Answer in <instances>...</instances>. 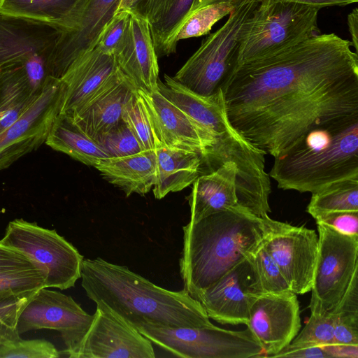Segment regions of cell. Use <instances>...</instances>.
Masks as SVG:
<instances>
[{"instance_id":"6da1fadb","label":"cell","mask_w":358,"mask_h":358,"mask_svg":"<svg viewBox=\"0 0 358 358\" xmlns=\"http://www.w3.org/2000/svg\"><path fill=\"white\" fill-rule=\"evenodd\" d=\"M351 47L334 33L320 34L236 66L220 87L231 124L275 157L313 127L358 114V54Z\"/></svg>"},{"instance_id":"7a4b0ae2","label":"cell","mask_w":358,"mask_h":358,"mask_svg":"<svg viewBox=\"0 0 358 358\" xmlns=\"http://www.w3.org/2000/svg\"><path fill=\"white\" fill-rule=\"evenodd\" d=\"M81 285L87 297L131 327L150 323L170 327L211 325L201 303L184 289L171 291L101 257L83 260Z\"/></svg>"},{"instance_id":"3957f363","label":"cell","mask_w":358,"mask_h":358,"mask_svg":"<svg viewBox=\"0 0 358 358\" xmlns=\"http://www.w3.org/2000/svg\"><path fill=\"white\" fill-rule=\"evenodd\" d=\"M241 206L210 215L183 227L179 262L184 290L199 296L259 247L274 226Z\"/></svg>"},{"instance_id":"277c9868","label":"cell","mask_w":358,"mask_h":358,"mask_svg":"<svg viewBox=\"0 0 358 358\" xmlns=\"http://www.w3.org/2000/svg\"><path fill=\"white\" fill-rule=\"evenodd\" d=\"M274 159L269 176L284 190L313 194L357 177L358 114L313 127Z\"/></svg>"},{"instance_id":"5b68a950","label":"cell","mask_w":358,"mask_h":358,"mask_svg":"<svg viewBox=\"0 0 358 358\" xmlns=\"http://www.w3.org/2000/svg\"><path fill=\"white\" fill-rule=\"evenodd\" d=\"M320 9L282 0H261L244 26L237 66L273 56L320 33Z\"/></svg>"},{"instance_id":"8992f818","label":"cell","mask_w":358,"mask_h":358,"mask_svg":"<svg viewBox=\"0 0 358 358\" xmlns=\"http://www.w3.org/2000/svg\"><path fill=\"white\" fill-rule=\"evenodd\" d=\"M260 1L241 0L226 22L202 41L172 78L198 94L215 93L237 66L244 26Z\"/></svg>"},{"instance_id":"52a82bcc","label":"cell","mask_w":358,"mask_h":358,"mask_svg":"<svg viewBox=\"0 0 358 358\" xmlns=\"http://www.w3.org/2000/svg\"><path fill=\"white\" fill-rule=\"evenodd\" d=\"M151 342L186 358L264 357L263 349L248 328L227 330L213 324L202 327H170L150 323L134 327Z\"/></svg>"},{"instance_id":"ba28073f","label":"cell","mask_w":358,"mask_h":358,"mask_svg":"<svg viewBox=\"0 0 358 358\" xmlns=\"http://www.w3.org/2000/svg\"><path fill=\"white\" fill-rule=\"evenodd\" d=\"M0 243L35 262L45 275L47 288L66 289L80 278L83 256L55 229L15 219L8 223Z\"/></svg>"},{"instance_id":"9c48e42d","label":"cell","mask_w":358,"mask_h":358,"mask_svg":"<svg viewBox=\"0 0 358 358\" xmlns=\"http://www.w3.org/2000/svg\"><path fill=\"white\" fill-rule=\"evenodd\" d=\"M318 252L309 308L311 313L332 310L358 269V236H347L317 223Z\"/></svg>"},{"instance_id":"30bf717a","label":"cell","mask_w":358,"mask_h":358,"mask_svg":"<svg viewBox=\"0 0 358 358\" xmlns=\"http://www.w3.org/2000/svg\"><path fill=\"white\" fill-rule=\"evenodd\" d=\"M120 2L77 0L69 13L55 25L59 34L48 59V76L60 78L76 58L96 47Z\"/></svg>"},{"instance_id":"8fae6325","label":"cell","mask_w":358,"mask_h":358,"mask_svg":"<svg viewBox=\"0 0 358 358\" xmlns=\"http://www.w3.org/2000/svg\"><path fill=\"white\" fill-rule=\"evenodd\" d=\"M64 85L48 76L34 103L16 121L0 132V171L45 143L60 113Z\"/></svg>"},{"instance_id":"7c38bea8","label":"cell","mask_w":358,"mask_h":358,"mask_svg":"<svg viewBox=\"0 0 358 358\" xmlns=\"http://www.w3.org/2000/svg\"><path fill=\"white\" fill-rule=\"evenodd\" d=\"M94 314L86 313L71 296L58 291L41 289L21 312L19 334L31 330L52 329L59 332L68 356L74 351L88 331Z\"/></svg>"},{"instance_id":"4fadbf2b","label":"cell","mask_w":358,"mask_h":358,"mask_svg":"<svg viewBox=\"0 0 358 358\" xmlns=\"http://www.w3.org/2000/svg\"><path fill=\"white\" fill-rule=\"evenodd\" d=\"M318 243V235L314 230L276 220L263 242L296 294L311 290Z\"/></svg>"},{"instance_id":"5bb4252c","label":"cell","mask_w":358,"mask_h":358,"mask_svg":"<svg viewBox=\"0 0 358 358\" xmlns=\"http://www.w3.org/2000/svg\"><path fill=\"white\" fill-rule=\"evenodd\" d=\"M248 328L261 345L264 357H273L287 346L301 324L297 294H253L248 306Z\"/></svg>"},{"instance_id":"9a60e30c","label":"cell","mask_w":358,"mask_h":358,"mask_svg":"<svg viewBox=\"0 0 358 358\" xmlns=\"http://www.w3.org/2000/svg\"><path fill=\"white\" fill-rule=\"evenodd\" d=\"M70 358H154L152 342L102 305Z\"/></svg>"},{"instance_id":"2e32d148","label":"cell","mask_w":358,"mask_h":358,"mask_svg":"<svg viewBox=\"0 0 358 358\" xmlns=\"http://www.w3.org/2000/svg\"><path fill=\"white\" fill-rule=\"evenodd\" d=\"M248 255L199 296L209 318L221 324H246L250 299L257 294Z\"/></svg>"},{"instance_id":"e0dca14e","label":"cell","mask_w":358,"mask_h":358,"mask_svg":"<svg viewBox=\"0 0 358 358\" xmlns=\"http://www.w3.org/2000/svg\"><path fill=\"white\" fill-rule=\"evenodd\" d=\"M137 90L145 101L155 134L162 145L196 151L201 155L203 163L216 139L158 90L152 93Z\"/></svg>"},{"instance_id":"ac0fdd59","label":"cell","mask_w":358,"mask_h":358,"mask_svg":"<svg viewBox=\"0 0 358 358\" xmlns=\"http://www.w3.org/2000/svg\"><path fill=\"white\" fill-rule=\"evenodd\" d=\"M129 11L126 35L113 56L117 69L137 90L152 93L158 90L159 65L150 24Z\"/></svg>"},{"instance_id":"d6986e66","label":"cell","mask_w":358,"mask_h":358,"mask_svg":"<svg viewBox=\"0 0 358 358\" xmlns=\"http://www.w3.org/2000/svg\"><path fill=\"white\" fill-rule=\"evenodd\" d=\"M136 90L117 69L95 93L66 117L96 140L122 121L124 106Z\"/></svg>"},{"instance_id":"ffe728a7","label":"cell","mask_w":358,"mask_h":358,"mask_svg":"<svg viewBox=\"0 0 358 358\" xmlns=\"http://www.w3.org/2000/svg\"><path fill=\"white\" fill-rule=\"evenodd\" d=\"M59 34L50 24L0 13V69L24 65L37 55L48 59Z\"/></svg>"},{"instance_id":"44dd1931","label":"cell","mask_w":358,"mask_h":358,"mask_svg":"<svg viewBox=\"0 0 358 358\" xmlns=\"http://www.w3.org/2000/svg\"><path fill=\"white\" fill-rule=\"evenodd\" d=\"M117 69L114 56L97 46L76 58L60 78L64 96L59 115L70 117Z\"/></svg>"},{"instance_id":"7402d4cb","label":"cell","mask_w":358,"mask_h":358,"mask_svg":"<svg viewBox=\"0 0 358 358\" xmlns=\"http://www.w3.org/2000/svg\"><path fill=\"white\" fill-rule=\"evenodd\" d=\"M163 83L159 79L158 91L216 141L234 128L227 117L220 87L211 95L203 96L189 90L166 74Z\"/></svg>"},{"instance_id":"603a6c76","label":"cell","mask_w":358,"mask_h":358,"mask_svg":"<svg viewBox=\"0 0 358 358\" xmlns=\"http://www.w3.org/2000/svg\"><path fill=\"white\" fill-rule=\"evenodd\" d=\"M190 222L241 206L237 196V167L228 162L216 170L199 176L187 197Z\"/></svg>"},{"instance_id":"cb8c5ba5","label":"cell","mask_w":358,"mask_h":358,"mask_svg":"<svg viewBox=\"0 0 358 358\" xmlns=\"http://www.w3.org/2000/svg\"><path fill=\"white\" fill-rule=\"evenodd\" d=\"M94 167L110 183L122 189L127 196L133 193L145 195L156 182L155 150H144L123 157L106 158Z\"/></svg>"},{"instance_id":"d4e9b609","label":"cell","mask_w":358,"mask_h":358,"mask_svg":"<svg viewBox=\"0 0 358 358\" xmlns=\"http://www.w3.org/2000/svg\"><path fill=\"white\" fill-rule=\"evenodd\" d=\"M41 268L19 250L0 243V301L29 299L45 287Z\"/></svg>"},{"instance_id":"484cf974","label":"cell","mask_w":358,"mask_h":358,"mask_svg":"<svg viewBox=\"0 0 358 358\" xmlns=\"http://www.w3.org/2000/svg\"><path fill=\"white\" fill-rule=\"evenodd\" d=\"M155 153L157 178L153 193L156 199L182 190L200 176L202 157L199 152L162 145Z\"/></svg>"},{"instance_id":"4316f807","label":"cell","mask_w":358,"mask_h":358,"mask_svg":"<svg viewBox=\"0 0 358 358\" xmlns=\"http://www.w3.org/2000/svg\"><path fill=\"white\" fill-rule=\"evenodd\" d=\"M45 143L87 166H94L101 160L109 158L103 148L89 137L66 117L58 115Z\"/></svg>"},{"instance_id":"83f0119b","label":"cell","mask_w":358,"mask_h":358,"mask_svg":"<svg viewBox=\"0 0 358 358\" xmlns=\"http://www.w3.org/2000/svg\"><path fill=\"white\" fill-rule=\"evenodd\" d=\"M42 91L32 87L24 65L0 69V113H6L0 121V132L25 113Z\"/></svg>"},{"instance_id":"f1b7e54d","label":"cell","mask_w":358,"mask_h":358,"mask_svg":"<svg viewBox=\"0 0 358 358\" xmlns=\"http://www.w3.org/2000/svg\"><path fill=\"white\" fill-rule=\"evenodd\" d=\"M335 211H358V176L333 182L312 194L307 212L313 218Z\"/></svg>"},{"instance_id":"f546056e","label":"cell","mask_w":358,"mask_h":358,"mask_svg":"<svg viewBox=\"0 0 358 358\" xmlns=\"http://www.w3.org/2000/svg\"><path fill=\"white\" fill-rule=\"evenodd\" d=\"M77 0H0V13L55 26Z\"/></svg>"},{"instance_id":"4dcf8cb0","label":"cell","mask_w":358,"mask_h":358,"mask_svg":"<svg viewBox=\"0 0 358 358\" xmlns=\"http://www.w3.org/2000/svg\"><path fill=\"white\" fill-rule=\"evenodd\" d=\"M257 294L292 292L278 266L265 249L263 243L248 255Z\"/></svg>"},{"instance_id":"1f68e13d","label":"cell","mask_w":358,"mask_h":358,"mask_svg":"<svg viewBox=\"0 0 358 358\" xmlns=\"http://www.w3.org/2000/svg\"><path fill=\"white\" fill-rule=\"evenodd\" d=\"M241 0H222L199 7L190 13L180 26L176 41L208 34L213 26L229 15Z\"/></svg>"},{"instance_id":"d6a6232c","label":"cell","mask_w":358,"mask_h":358,"mask_svg":"<svg viewBox=\"0 0 358 358\" xmlns=\"http://www.w3.org/2000/svg\"><path fill=\"white\" fill-rule=\"evenodd\" d=\"M194 0H177L170 11L159 21L150 25L157 57L168 56L176 50V36L188 15Z\"/></svg>"},{"instance_id":"836d02e7","label":"cell","mask_w":358,"mask_h":358,"mask_svg":"<svg viewBox=\"0 0 358 358\" xmlns=\"http://www.w3.org/2000/svg\"><path fill=\"white\" fill-rule=\"evenodd\" d=\"M122 120L135 134L143 150H156L163 145L155 134L145 101L137 90L124 105Z\"/></svg>"},{"instance_id":"e575fe53","label":"cell","mask_w":358,"mask_h":358,"mask_svg":"<svg viewBox=\"0 0 358 358\" xmlns=\"http://www.w3.org/2000/svg\"><path fill=\"white\" fill-rule=\"evenodd\" d=\"M109 157H123L144 151L130 128L122 120L96 140Z\"/></svg>"},{"instance_id":"d590c367","label":"cell","mask_w":358,"mask_h":358,"mask_svg":"<svg viewBox=\"0 0 358 358\" xmlns=\"http://www.w3.org/2000/svg\"><path fill=\"white\" fill-rule=\"evenodd\" d=\"M334 317L331 312L311 313L308 321L291 342L294 344L327 345L334 343Z\"/></svg>"},{"instance_id":"8d00e7d4","label":"cell","mask_w":358,"mask_h":358,"mask_svg":"<svg viewBox=\"0 0 358 358\" xmlns=\"http://www.w3.org/2000/svg\"><path fill=\"white\" fill-rule=\"evenodd\" d=\"M60 352L45 339L24 340L21 338L0 345V358H57Z\"/></svg>"},{"instance_id":"74e56055","label":"cell","mask_w":358,"mask_h":358,"mask_svg":"<svg viewBox=\"0 0 358 358\" xmlns=\"http://www.w3.org/2000/svg\"><path fill=\"white\" fill-rule=\"evenodd\" d=\"M129 19L128 10H117L102 30L96 46L103 53L114 55L124 41Z\"/></svg>"},{"instance_id":"f35d334b","label":"cell","mask_w":358,"mask_h":358,"mask_svg":"<svg viewBox=\"0 0 358 358\" xmlns=\"http://www.w3.org/2000/svg\"><path fill=\"white\" fill-rule=\"evenodd\" d=\"M31 299H10L0 301V345L20 338L17 329L18 319Z\"/></svg>"},{"instance_id":"ab89813d","label":"cell","mask_w":358,"mask_h":358,"mask_svg":"<svg viewBox=\"0 0 358 358\" xmlns=\"http://www.w3.org/2000/svg\"><path fill=\"white\" fill-rule=\"evenodd\" d=\"M316 223L325 224L347 236H358V211H335L314 217Z\"/></svg>"},{"instance_id":"60d3db41","label":"cell","mask_w":358,"mask_h":358,"mask_svg":"<svg viewBox=\"0 0 358 358\" xmlns=\"http://www.w3.org/2000/svg\"><path fill=\"white\" fill-rule=\"evenodd\" d=\"M177 0H131L127 10L145 19L152 25L162 20Z\"/></svg>"},{"instance_id":"b9f144b4","label":"cell","mask_w":358,"mask_h":358,"mask_svg":"<svg viewBox=\"0 0 358 358\" xmlns=\"http://www.w3.org/2000/svg\"><path fill=\"white\" fill-rule=\"evenodd\" d=\"M273 357L329 358L323 345L290 343Z\"/></svg>"},{"instance_id":"7bdbcfd3","label":"cell","mask_w":358,"mask_h":358,"mask_svg":"<svg viewBox=\"0 0 358 358\" xmlns=\"http://www.w3.org/2000/svg\"><path fill=\"white\" fill-rule=\"evenodd\" d=\"M329 358L332 357H358V345H339L333 343L323 345Z\"/></svg>"},{"instance_id":"ee69618b","label":"cell","mask_w":358,"mask_h":358,"mask_svg":"<svg viewBox=\"0 0 358 358\" xmlns=\"http://www.w3.org/2000/svg\"><path fill=\"white\" fill-rule=\"evenodd\" d=\"M292 1L295 3L305 4L309 6L315 7L321 9L324 7L339 6H347L353 3H357L358 0H282Z\"/></svg>"},{"instance_id":"f6af8a7d","label":"cell","mask_w":358,"mask_h":358,"mask_svg":"<svg viewBox=\"0 0 358 358\" xmlns=\"http://www.w3.org/2000/svg\"><path fill=\"white\" fill-rule=\"evenodd\" d=\"M348 26L351 35V43L358 54V9L355 8L348 15Z\"/></svg>"},{"instance_id":"bcb514c9","label":"cell","mask_w":358,"mask_h":358,"mask_svg":"<svg viewBox=\"0 0 358 358\" xmlns=\"http://www.w3.org/2000/svg\"><path fill=\"white\" fill-rule=\"evenodd\" d=\"M222 1V0H194L188 15L190 13L195 10L196 9L199 8V7H201V6H203L207 4H209V3L215 2V1Z\"/></svg>"},{"instance_id":"7dc6e473","label":"cell","mask_w":358,"mask_h":358,"mask_svg":"<svg viewBox=\"0 0 358 358\" xmlns=\"http://www.w3.org/2000/svg\"><path fill=\"white\" fill-rule=\"evenodd\" d=\"M131 0H121L120 4L118 7L117 10L126 9L129 5Z\"/></svg>"},{"instance_id":"c3c4849f","label":"cell","mask_w":358,"mask_h":358,"mask_svg":"<svg viewBox=\"0 0 358 358\" xmlns=\"http://www.w3.org/2000/svg\"><path fill=\"white\" fill-rule=\"evenodd\" d=\"M6 115V113L1 112L0 113V121L3 118V117Z\"/></svg>"}]
</instances>
